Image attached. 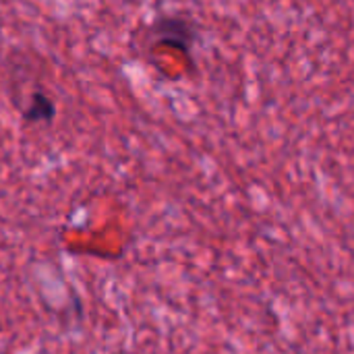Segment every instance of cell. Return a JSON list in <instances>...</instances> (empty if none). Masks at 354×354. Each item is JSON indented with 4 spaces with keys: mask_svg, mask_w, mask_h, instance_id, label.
I'll return each mask as SVG.
<instances>
[{
    "mask_svg": "<svg viewBox=\"0 0 354 354\" xmlns=\"http://www.w3.org/2000/svg\"><path fill=\"white\" fill-rule=\"evenodd\" d=\"M149 33L153 37H158L160 44L164 46H172L180 52H185L187 56L191 54V48L197 39V29L193 25V21L185 19V17H160Z\"/></svg>",
    "mask_w": 354,
    "mask_h": 354,
    "instance_id": "6da1fadb",
    "label": "cell"
},
{
    "mask_svg": "<svg viewBox=\"0 0 354 354\" xmlns=\"http://www.w3.org/2000/svg\"><path fill=\"white\" fill-rule=\"evenodd\" d=\"M54 116H56L54 100L44 91H33L27 108L23 110V120L25 122H52Z\"/></svg>",
    "mask_w": 354,
    "mask_h": 354,
    "instance_id": "7a4b0ae2",
    "label": "cell"
}]
</instances>
